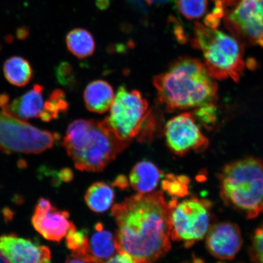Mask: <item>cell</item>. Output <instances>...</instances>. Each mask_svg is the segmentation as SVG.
Listing matches in <instances>:
<instances>
[{"mask_svg":"<svg viewBox=\"0 0 263 263\" xmlns=\"http://www.w3.org/2000/svg\"><path fill=\"white\" fill-rule=\"evenodd\" d=\"M226 27L240 40L263 47V0H239L225 12Z\"/></svg>","mask_w":263,"mask_h":263,"instance_id":"9","label":"cell"},{"mask_svg":"<svg viewBox=\"0 0 263 263\" xmlns=\"http://www.w3.org/2000/svg\"><path fill=\"white\" fill-rule=\"evenodd\" d=\"M130 142L120 139L106 119H79L69 125L63 145L76 168L100 172L126 149Z\"/></svg>","mask_w":263,"mask_h":263,"instance_id":"3","label":"cell"},{"mask_svg":"<svg viewBox=\"0 0 263 263\" xmlns=\"http://www.w3.org/2000/svg\"><path fill=\"white\" fill-rule=\"evenodd\" d=\"M3 73L10 84L18 87L26 86L33 77L30 63L21 57H12L7 59L3 65Z\"/></svg>","mask_w":263,"mask_h":263,"instance_id":"18","label":"cell"},{"mask_svg":"<svg viewBox=\"0 0 263 263\" xmlns=\"http://www.w3.org/2000/svg\"><path fill=\"white\" fill-rule=\"evenodd\" d=\"M176 200L166 202L162 192L139 193L113 206L117 252L134 262H152L171 249L172 213Z\"/></svg>","mask_w":263,"mask_h":263,"instance_id":"1","label":"cell"},{"mask_svg":"<svg viewBox=\"0 0 263 263\" xmlns=\"http://www.w3.org/2000/svg\"><path fill=\"white\" fill-rule=\"evenodd\" d=\"M69 104L64 91L55 90L44 103L40 118L44 122L58 119L61 115L67 112Z\"/></svg>","mask_w":263,"mask_h":263,"instance_id":"21","label":"cell"},{"mask_svg":"<svg viewBox=\"0 0 263 263\" xmlns=\"http://www.w3.org/2000/svg\"><path fill=\"white\" fill-rule=\"evenodd\" d=\"M192 44L202 51L205 66L213 79L238 82L244 71L243 49L238 39L196 22Z\"/></svg>","mask_w":263,"mask_h":263,"instance_id":"5","label":"cell"},{"mask_svg":"<svg viewBox=\"0 0 263 263\" xmlns=\"http://www.w3.org/2000/svg\"><path fill=\"white\" fill-rule=\"evenodd\" d=\"M163 173L152 162L142 161L131 171L129 183L139 193H149L156 189Z\"/></svg>","mask_w":263,"mask_h":263,"instance_id":"16","label":"cell"},{"mask_svg":"<svg viewBox=\"0 0 263 263\" xmlns=\"http://www.w3.org/2000/svg\"><path fill=\"white\" fill-rule=\"evenodd\" d=\"M149 111V103L139 91L129 90L122 85L118 88L106 120L120 139L131 141L139 135Z\"/></svg>","mask_w":263,"mask_h":263,"instance_id":"7","label":"cell"},{"mask_svg":"<svg viewBox=\"0 0 263 263\" xmlns=\"http://www.w3.org/2000/svg\"><path fill=\"white\" fill-rule=\"evenodd\" d=\"M43 92L44 87L35 84L30 90L12 101L8 95H1L0 108L4 112L22 120L40 118L44 106Z\"/></svg>","mask_w":263,"mask_h":263,"instance_id":"13","label":"cell"},{"mask_svg":"<svg viewBox=\"0 0 263 263\" xmlns=\"http://www.w3.org/2000/svg\"><path fill=\"white\" fill-rule=\"evenodd\" d=\"M55 77L59 84L68 87L73 84L75 74L73 67L67 62H62L55 68Z\"/></svg>","mask_w":263,"mask_h":263,"instance_id":"26","label":"cell"},{"mask_svg":"<svg viewBox=\"0 0 263 263\" xmlns=\"http://www.w3.org/2000/svg\"><path fill=\"white\" fill-rule=\"evenodd\" d=\"M215 3V6H222L223 8L228 6H235L239 0H212Z\"/></svg>","mask_w":263,"mask_h":263,"instance_id":"30","label":"cell"},{"mask_svg":"<svg viewBox=\"0 0 263 263\" xmlns=\"http://www.w3.org/2000/svg\"><path fill=\"white\" fill-rule=\"evenodd\" d=\"M114 192L107 183L95 182L88 189L85 195L87 205L96 213L106 212L112 204Z\"/></svg>","mask_w":263,"mask_h":263,"instance_id":"20","label":"cell"},{"mask_svg":"<svg viewBox=\"0 0 263 263\" xmlns=\"http://www.w3.org/2000/svg\"><path fill=\"white\" fill-rule=\"evenodd\" d=\"M158 100L168 111L188 110L216 103L218 85L198 59L183 58L153 79Z\"/></svg>","mask_w":263,"mask_h":263,"instance_id":"2","label":"cell"},{"mask_svg":"<svg viewBox=\"0 0 263 263\" xmlns=\"http://www.w3.org/2000/svg\"><path fill=\"white\" fill-rule=\"evenodd\" d=\"M97 232L88 240L90 254L97 262H107L117 252L115 236L98 223L95 227Z\"/></svg>","mask_w":263,"mask_h":263,"instance_id":"17","label":"cell"},{"mask_svg":"<svg viewBox=\"0 0 263 263\" xmlns=\"http://www.w3.org/2000/svg\"><path fill=\"white\" fill-rule=\"evenodd\" d=\"M118 254L114 255L107 261L108 262H134L129 255L124 253L118 252Z\"/></svg>","mask_w":263,"mask_h":263,"instance_id":"27","label":"cell"},{"mask_svg":"<svg viewBox=\"0 0 263 263\" xmlns=\"http://www.w3.org/2000/svg\"><path fill=\"white\" fill-rule=\"evenodd\" d=\"M249 256L252 261L263 262V222L256 229L253 236Z\"/></svg>","mask_w":263,"mask_h":263,"instance_id":"25","label":"cell"},{"mask_svg":"<svg viewBox=\"0 0 263 263\" xmlns=\"http://www.w3.org/2000/svg\"><path fill=\"white\" fill-rule=\"evenodd\" d=\"M223 201L249 219L263 213V162L245 158L226 165L219 174Z\"/></svg>","mask_w":263,"mask_h":263,"instance_id":"4","label":"cell"},{"mask_svg":"<svg viewBox=\"0 0 263 263\" xmlns=\"http://www.w3.org/2000/svg\"><path fill=\"white\" fill-rule=\"evenodd\" d=\"M69 216L68 212L61 211L54 206L46 209L35 207L31 222L43 237L49 241L59 242L70 228L72 222L68 220Z\"/></svg>","mask_w":263,"mask_h":263,"instance_id":"14","label":"cell"},{"mask_svg":"<svg viewBox=\"0 0 263 263\" xmlns=\"http://www.w3.org/2000/svg\"><path fill=\"white\" fill-rule=\"evenodd\" d=\"M66 44L69 51L80 59L91 57L96 48L93 36L82 28L74 29L69 32L66 37Z\"/></svg>","mask_w":263,"mask_h":263,"instance_id":"19","label":"cell"},{"mask_svg":"<svg viewBox=\"0 0 263 263\" xmlns=\"http://www.w3.org/2000/svg\"><path fill=\"white\" fill-rule=\"evenodd\" d=\"M113 185L121 190L126 189L129 186L127 177L123 175L118 176L113 182Z\"/></svg>","mask_w":263,"mask_h":263,"instance_id":"28","label":"cell"},{"mask_svg":"<svg viewBox=\"0 0 263 263\" xmlns=\"http://www.w3.org/2000/svg\"><path fill=\"white\" fill-rule=\"evenodd\" d=\"M0 254L8 262H49L50 250L15 235L0 236Z\"/></svg>","mask_w":263,"mask_h":263,"instance_id":"12","label":"cell"},{"mask_svg":"<svg viewBox=\"0 0 263 263\" xmlns=\"http://www.w3.org/2000/svg\"><path fill=\"white\" fill-rule=\"evenodd\" d=\"M189 182L186 177L167 175L162 182V188L171 195L182 197L188 193L187 183Z\"/></svg>","mask_w":263,"mask_h":263,"instance_id":"23","label":"cell"},{"mask_svg":"<svg viewBox=\"0 0 263 263\" xmlns=\"http://www.w3.org/2000/svg\"><path fill=\"white\" fill-rule=\"evenodd\" d=\"M171 151L182 156L191 151H205L209 140L202 133L193 111L177 115L167 121L164 129Z\"/></svg>","mask_w":263,"mask_h":263,"instance_id":"10","label":"cell"},{"mask_svg":"<svg viewBox=\"0 0 263 263\" xmlns=\"http://www.w3.org/2000/svg\"><path fill=\"white\" fill-rule=\"evenodd\" d=\"M59 139L57 133L38 129L0 111V149L5 154H41L53 147Z\"/></svg>","mask_w":263,"mask_h":263,"instance_id":"6","label":"cell"},{"mask_svg":"<svg viewBox=\"0 0 263 263\" xmlns=\"http://www.w3.org/2000/svg\"><path fill=\"white\" fill-rule=\"evenodd\" d=\"M115 95L113 87L106 81L96 80L85 88L84 100L85 106L92 112L104 114L113 103Z\"/></svg>","mask_w":263,"mask_h":263,"instance_id":"15","label":"cell"},{"mask_svg":"<svg viewBox=\"0 0 263 263\" xmlns=\"http://www.w3.org/2000/svg\"><path fill=\"white\" fill-rule=\"evenodd\" d=\"M8 262V261H7V260H6V259L4 257H3L2 255L1 254H0V262Z\"/></svg>","mask_w":263,"mask_h":263,"instance_id":"33","label":"cell"},{"mask_svg":"<svg viewBox=\"0 0 263 263\" xmlns=\"http://www.w3.org/2000/svg\"><path fill=\"white\" fill-rule=\"evenodd\" d=\"M59 177L61 180L64 182H69V181L73 179V174L71 172V170L68 168L62 170L60 173H59Z\"/></svg>","mask_w":263,"mask_h":263,"instance_id":"29","label":"cell"},{"mask_svg":"<svg viewBox=\"0 0 263 263\" xmlns=\"http://www.w3.org/2000/svg\"><path fill=\"white\" fill-rule=\"evenodd\" d=\"M176 2L180 14L189 20L202 17L208 7V0H176Z\"/></svg>","mask_w":263,"mask_h":263,"instance_id":"22","label":"cell"},{"mask_svg":"<svg viewBox=\"0 0 263 263\" xmlns=\"http://www.w3.org/2000/svg\"><path fill=\"white\" fill-rule=\"evenodd\" d=\"M193 112L196 120L207 129H212L215 126L217 118L215 103L197 108Z\"/></svg>","mask_w":263,"mask_h":263,"instance_id":"24","label":"cell"},{"mask_svg":"<svg viewBox=\"0 0 263 263\" xmlns=\"http://www.w3.org/2000/svg\"><path fill=\"white\" fill-rule=\"evenodd\" d=\"M149 5H164L169 3L176 2V0H146Z\"/></svg>","mask_w":263,"mask_h":263,"instance_id":"31","label":"cell"},{"mask_svg":"<svg viewBox=\"0 0 263 263\" xmlns=\"http://www.w3.org/2000/svg\"><path fill=\"white\" fill-rule=\"evenodd\" d=\"M211 203L192 197L175 203L172 213L171 238L190 248L206 236L211 222Z\"/></svg>","mask_w":263,"mask_h":263,"instance_id":"8","label":"cell"},{"mask_svg":"<svg viewBox=\"0 0 263 263\" xmlns=\"http://www.w3.org/2000/svg\"><path fill=\"white\" fill-rule=\"evenodd\" d=\"M206 236V248L217 259L231 260L241 248V233L235 223L225 222L210 227Z\"/></svg>","mask_w":263,"mask_h":263,"instance_id":"11","label":"cell"},{"mask_svg":"<svg viewBox=\"0 0 263 263\" xmlns=\"http://www.w3.org/2000/svg\"><path fill=\"white\" fill-rule=\"evenodd\" d=\"M107 0H98V6L101 9L106 8L107 7Z\"/></svg>","mask_w":263,"mask_h":263,"instance_id":"32","label":"cell"}]
</instances>
